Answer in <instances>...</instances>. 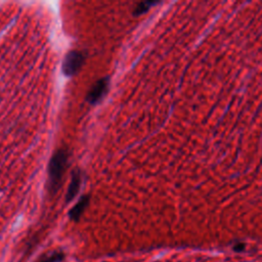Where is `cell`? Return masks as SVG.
<instances>
[{
  "label": "cell",
  "mask_w": 262,
  "mask_h": 262,
  "mask_svg": "<svg viewBox=\"0 0 262 262\" xmlns=\"http://www.w3.org/2000/svg\"><path fill=\"white\" fill-rule=\"evenodd\" d=\"M68 160L69 152L64 148L57 149L50 159L48 165L47 188L52 194H54L61 185V180L68 165Z\"/></svg>",
  "instance_id": "1"
},
{
  "label": "cell",
  "mask_w": 262,
  "mask_h": 262,
  "mask_svg": "<svg viewBox=\"0 0 262 262\" xmlns=\"http://www.w3.org/2000/svg\"><path fill=\"white\" fill-rule=\"evenodd\" d=\"M85 58H86V55H85V52L83 51H80V50L69 51L66 54L61 64L62 74L67 77L76 75L84 64Z\"/></svg>",
  "instance_id": "2"
},
{
  "label": "cell",
  "mask_w": 262,
  "mask_h": 262,
  "mask_svg": "<svg viewBox=\"0 0 262 262\" xmlns=\"http://www.w3.org/2000/svg\"><path fill=\"white\" fill-rule=\"evenodd\" d=\"M108 84H110L108 77L100 78L99 80L94 82V84L91 86V88L89 89L86 95V100L90 104H96L97 102H99L107 92Z\"/></svg>",
  "instance_id": "3"
},
{
  "label": "cell",
  "mask_w": 262,
  "mask_h": 262,
  "mask_svg": "<svg viewBox=\"0 0 262 262\" xmlns=\"http://www.w3.org/2000/svg\"><path fill=\"white\" fill-rule=\"evenodd\" d=\"M81 182H82V176H81V171L79 169H75L72 172L71 175V181L68 187V191L66 194V201L69 203L71 201H73L77 193L79 192L80 186H81Z\"/></svg>",
  "instance_id": "4"
},
{
  "label": "cell",
  "mask_w": 262,
  "mask_h": 262,
  "mask_svg": "<svg viewBox=\"0 0 262 262\" xmlns=\"http://www.w3.org/2000/svg\"><path fill=\"white\" fill-rule=\"evenodd\" d=\"M89 200H90L89 195H83V196L80 198L78 203L71 209V211L69 213V216L72 220L79 221V219L81 218L85 209L89 205Z\"/></svg>",
  "instance_id": "5"
},
{
  "label": "cell",
  "mask_w": 262,
  "mask_h": 262,
  "mask_svg": "<svg viewBox=\"0 0 262 262\" xmlns=\"http://www.w3.org/2000/svg\"><path fill=\"white\" fill-rule=\"evenodd\" d=\"M64 259V254L62 252H53L50 254L43 255L36 262H60Z\"/></svg>",
  "instance_id": "6"
},
{
  "label": "cell",
  "mask_w": 262,
  "mask_h": 262,
  "mask_svg": "<svg viewBox=\"0 0 262 262\" xmlns=\"http://www.w3.org/2000/svg\"><path fill=\"white\" fill-rule=\"evenodd\" d=\"M156 4H157V2H152V1L140 2V3H138V4L135 6L133 14L136 15V16H138V15H140V14H143V13H145L151 6H154V5H156Z\"/></svg>",
  "instance_id": "7"
}]
</instances>
